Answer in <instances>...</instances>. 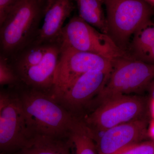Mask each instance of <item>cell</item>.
Masks as SVG:
<instances>
[{
  "instance_id": "1",
  "label": "cell",
  "mask_w": 154,
  "mask_h": 154,
  "mask_svg": "<svg viewBox=\"0 0 154 154\" xmlns=\"http://www.w3.org/2000/svg\"><path fill=\"white\" fill-rule=\"evenodd\" d=\"M16 89L32 137L68 138L76 118L51 94L18 84Z\"/></svg>"
},
{
  "instance_id": "2",
  "label": "cell",
  "mask_w": 154,
  "mask_h": 154,
  "mask_svg": "<svg viewBox=\"0 0 154 154\" xmlns=\"http://www.w3.org/2000/svg\"><path fill=\"white\" fill-rule=\"evenodd\" d=\"M47 0H21L0 25L1 55L9 58L37 37Z\"/></svg>"
},
{
  "instance_id": "3",
  "label": "cell",
  "mask_w": 154,
  "mask_h": 154,
  "mask_svg": "<svg viewBox=\"0 0 154 154\" xmlns=\"http://www.w3.org/2000/svg\"><path fill=\"white\" fill-rule=\"evenodd\" d=\"M102 1L106 10L108 35L128 53L134 34L152 20L154 8L144 0Z\"/></svg>"
},
{
  "instance_id": "4",
  "label": "cell",
  "mask_w": 154,
  "mask_h": 154,
  "mask_svg": "<svg viewBox=\"0 0 154 154\" xmlns=\"http://www.w3.org/2000/svg\"><path fill=\"white\" fill-rule=\"evenodd\" d=\"M154 79V64L131 57L116 59L112 60L107 82L94 105L116 96L141 92L147 89Z\"/></svg>"
},
{
  "instance_id": "5",
  "label": "cell",
  "mask_w": 154,
  "mask_h": 154,
  "mask_svg": "<svg viewBox=\"0 0 154 154\" xmlns=\"http://www.w3.org/2000/svg\"><path fill=\"white\" fill-rule=\"evenodd\" d=\"M62 47L91 53L113 60L131 57L109 35L94 28L78 15L71 18L64 26L60 39Z\"/></svg>"
},
{
  "instance_id": "6",
  "label": "cell",
  "mask_w": 154,
  "mask_h": 154,
  "mask_svg": "<svg viewBox=\"0 0 154 154\" xmlns=\"http://www.w3.org/2000/svg\"><path fill=\"white\" fill-rule=\"evenodd\" d=\"M146 108L142 98L122 95L102 102L82 119L94 138L113 127L144 118Z\"/></svg>"
},
{
  "instance_id": "7",
  "label": "cell",
  "mask_w": 154,
  "mask_h": 154,
  "mask_svg": "<svg viewBox=\"0 0 154 154\" xmlns=\"http://www.w3.org/2000/svg\"><path fill=\"white\" fill-rule=\"evenodd\" d=\"M10 88L0 94V149L5 154L18 152L32 138L18 93Z\"/></svg>"
},
{
  "instance_id": "8",
  "label": "cell",
  "mask_w": 154,
  "mask_h": 154,
  "mask_svg": "<svg viewBox=\"0 0 154 154\" xmlns=\"http://www.w3.org/2000/svg\"><path fill=\"white\" fill-rule=\"evenodd\" d=\"M112 65V60L101 56L61 46L52 96L60 95L77 78L87 72L94 70L110 72Z\"/></svg>"
},
{
  "instance_id": "9",
  "label": "cell",
  "mask_w": 154,
  "mask_h": 154,
  "mask_svg": "<svg viewBox=\"0 0 154 154\" xmlns=\"http://www.w3.org/2000/svg\"><path fill=\"white\" fill-rule=\"evenodd\" d=\"M110 72L99 70L87 72L54 98L72 115L82 118V112L94 105L96 97L105 87Z\"/></svg>"
},
{
  "instance_id": "10",
  "label": "cell",
  "mask_w": 154,
  "mask_h": 154,
  "mask_svg": "<svg viewBox=\"0 0 154 154\" xmlns=\"http://www.w3.org/2000/svg\"><path fill=\"white\" fill-rule=\"evenodd\" d=\"M148 122L140 119L113 127L94 140L99 154H116L148 137Z\"/></svg>"
},
{
  "instance_id": "11",
  "label": "cell",
  "mask_w": 154,
  "mask_h": 154,
  "mask_svg": "<svg viewBox=\"0 0 154 154\" xmlns=\"http://www.w3.org/2000/svg\"><path fill=\"white\" fill-rule=\"evenodd\" d=\"M76 8L74 0H47L43 25L32 44L60 43L64 23Z\"/></svg>"
},
{
  "instance_id": "12",
  "label": "cell",
  "mask_w": 154,
  "mask_h": 154,
  "mask_svg": "<svg viewBox=\"0 0 154 154\" xmlns=\"http://www.w3.org/2000/svg\"><path fill=\"white\" fill-rule=\"evenodd\" d=\"M60 52V43L54 45L39 63L18 76V84L52 95Z\"/></svg>"
},
{
  "instance_id": "13",
  "label": "cell",
  "mask_w": 154,
  "mask_h": 154,
  "mask_svg": "<svg viewBox=\"0 0 154 154\" xmlns=\"http://www.w3.org/2000/svg\"><path fill=\"white\" fill-rule=\"evenodd\" d=\"M128 53L134 59L154 64V22L152 20L144 24L134 33Z\"/></svg>"
},
{
  "instance_id": "14",
  "label": "cell",
  "mask_w": 154,
  "mask_h": 154,
  "mask_svg": "<svg viewBox=\"0 0 154 154\" xmlns=\"http://www.w3.org/2000/svg\"><path fill=\"white\" fill-rule=\"evenodd\" d=\"M71 148L69 138H59L35 135L17 154H71Z\"/></svg>"
},
{
  "instance_id": "15",
  "label": "cell",
  "mask_w": 154,
  "mask_h": 154,
  "mask_svg": "<svg viewBox=\"0 0 154 154\" xmlns=\"http://www.w3.org/2000/svg\"><path fill=\"white\" fill-rule=\"evenodd\" d=\"M55 44H31L7 58L18 77L27 69L39 63Z\"/></svg>"
},
{
  "instance_id": "16",
  "label": "cell",
  "mask_w": 154,
  "mask_h": 154,
  "mask_svg": "<svg viewBox=\"0 0 154 154\" xmlns=\"http://www.w3.org/2000/svg\"><path fill=\"white\" fill-rule=\"evenodd\" d=\"M74 1L79 17L97 30L108 35L106 15L102 0Z\"/></svg>"
},
{
  "instance_id": "17",
  "label": "cell",
  "mask_w": 154,
  "mask_h": 154,
  "mask_svg": "<svg viewBox=\"0 0 154 154\" xmlns=\"http://www.w3.org/2000/svg\"><path fill=\"white\" fill-rule=\"evenodd\" d=\"M75 154H99L89 128L82 118L77 117L69 137Z\"/></svg>"
},
{
  "instance_id": "18",
  "label": "cell",
  "mask_w": 154,
  "mask_h": 154,
  "mask_svg": "<svg viewBox=\"0 0 154 154\" xmlns=\"http://www.w3.org/2000/svg\"><path fill=\"white\" fill-rule=\"evenodd\" d=\"M18 83L19 78L9 63L8 59L0 55V85L11 87Z\"/></svg>"
},
{
  "instance_id": "19",
  "label": "cell",
  "mask_w": 154,
  "mask_h": 154,
  "mask_svg": "<svg viewBox=\"0 0 154 154\" xmlns=\"http://www.w3.org/2000/svg\"><path fill=\"white\" fill-rule=\"evenodd\" d=\"M116 154H154V141L141 142L122 150Z\"/></svg>"
},
{
  "instance_id": "20",
  "label": "cell",
  "mask_w": 154,
  "mask_h": 154,
  "mask_svg": "<svg viewBox=\"0 0 154 154\" xmlns=\"http://www.w3.org/2000/svg\"><path fill=\"white\" fill-rule=\"evenodd\" d=\"M21 0H0V25L19 5Z\"/></svg>"
},
{
  "instance_id": "21",
  "label": "cell",
  "mask_w": 154,
  "mask_h": 154,
  "mask_svg": "<svg viewBox=\"0 0 154 154\" xmlns=\"http://www.w3.org/2000/svg\"><path fill=\"white\" fill-rule=\"evenodd\" d=\"M148 136L151 139L154 141V119L151 121L148 128Z\"/></svg>"
},
{
  "instance_id": "22",
  "label": "cell",
  "mask_w": 154,
  "mask_h": 154,
  "mask_svg": "<svg viewBox=\"0 0 154 154\" xmlns=\"http://www.w3.org/2000/svg\"><path fill=\"white\" fill-rule=\"evenodd\" d=\"M147 89L148 90L152 99H154V79L151 82Z\"/></svg>"
},
{
  "instance_id": "23",
  "label": "cell",
  "mask_w": 154,
  "mask_h": 154,
  "mask_svg": "<svg viewBox=\"0 0 154 154\" xmlns=\"http://www.w3.org/2000/svg\"><path fill=\"white\" fill-rule=\"evenodd\" d=\"M150 111L152 119H154V99H151L150 103Z\"/></svg>"
},
{
  "instance_id": "24",
  "label": "cell",
  "mask_w": 154,
  "mask_h": 154,
  "mask_svg": "<svg viewBox=\"0 0 154 154\" xmlns=\"http://www.w3.org/2000/svg\"><path fill=\"white\" fill-rule=\"evenodd\" d=\"M146 3L149 4V5L154 8V0H144Z\"/></svg>"
},
{
  "instance_id": "25",
  "label": "cell",
  "mask_w": 154,
  "mask_h": 154,
  "mask_svg": "<svg viewBox=\"0 0 154 154\" xmlns=\"http://www.w3.org/2000/svg\"><path fill=\"white\" fill-rule=\"evenodd\" d=\"M1 154H5L1 153Z\"/></svg>"
}]
</instances>
